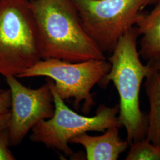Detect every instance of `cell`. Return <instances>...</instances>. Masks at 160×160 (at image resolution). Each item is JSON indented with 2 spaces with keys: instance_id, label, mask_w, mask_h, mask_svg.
Returning a JSON list of instances; mask_svg holds the SVG:
<instances>
[{
  "instance_id": "6da1fadb",
  "label": "cell",
  "mask_w": 160,
  "mask_h": 160,
  "mask_svg": "<svg viewBox=\"0 0 160 160\" xmlns=\"http://www.w3.org/2000/svg\"><path fill=\"white\" fill-rule=\"evenodd\" d=\"M30 6L42 59L72 62L106 59L83 29L72 0H33Z\"/></svg>"
},
{
  "instance_id": "7a4b0ae2",
  "label": "cell",
  "mask_w": 160,
  "mask_h": 160,
  "mask_svg": "<svg viewBox=\"0 0 160 160\" xmlns=\"http://www.w3.org/2000/svg\"><path fill=\"white\" fill-rule=\"evenodd\" d=\"M139 36L135 26L120 38L108 59L111 68L99 82L105 87L112 82L118 90L120 98L118 118L126 129L129 145L146 136L147 116L140 109L139 93L143 80L154 70L149 63L141 62L137 48Z\"/></svg>"
},
{
  "instance_id": "3957f363",
  "label": "cell",
  "mask_w": 160,
  "mask_h": 160,
  "mask_svg": "<svg viewBox=\"0 0 160 160\" xmlns=\"http://www.w3.org/2000/svg\"><path fill=\"white\" fill-rule=\"evenodd\" d=\"M42 59L28 0L0 1V75L17 77Z\"/></svg>"
},
{
  "instance_id": "277c9868",
  "label": "cell",
  "mask_w": 160,
  "mask_h": 160,
  "mask_svg": "<svg viewBox=\"0 0 160 160\" xmlns=\"http://www.w3.org/2000/svg\"><path fill=\"white\" fill-rule=\"evenodd\" d=\"M86 33L103 53H112L144 8L159 0H72Z\"/></svg>"
},
{
  "instance_id": "5b68a950",
  "label": "cell",
  "mask_w": 160,
  "mask_h": 160,
  "mask_svg": "<svg viewBox=\"0 0 160 160\" xmlns=\"http://www.w3.org/2000/svg\"><path fill=\"white\" fill-rule=\"evenodd\" d=\"M51 87L55 106L51 118L39 122L32 129L30 140L43 143L68 156L73 154L69 141L88 132H104L109 128L121 126L118 115L119 105L110 108L101 105L93 116H86L70 109L55 90L53 80H48Z\"/></svg>"
},
{
  "instance_id": "8992f818",
  "label": "cell",
  "mask_w": 160,
  "mask_h": 160,
  "mask_svg": "<svg viewBox=\"0 0 160 160\" xmlns=\"http://www.w3.org/2000/svg\"><path fill=\"white\" fill-rule=\"evenodd\" d=\"M111 68L107 59H90L72 62L58 59H42L18 78L45 77L53 81L55 90L63 100L74 98L78 109L88 113L94 104L92 88L98 84Z\"/></svg>"
},
{
  "instance_id": "52a82bcc",
  "label": "cell",
  "mask_w": 160,
  "mask_h": 160,
  "mask_svg": "<svg viewBox=\"0 0 160 160\" xmlns=\"http://www.w3.org/2000/svg\"><path fill=\"white\" fill-rule=\"evenodd\" d=\"M6 81L12 98L8 127L10 145H17L39 122L53 116V97L48 81L38 88L31 89L15 76H8Z\"/></svg>"
},
{
  "instance_id": "ba28073f",
  "label": "cell",
  "mask_w": 160,
  "mask_h": 160,
  "mask_svg": "<svg viewBox=\"0 0 160 160\" xmlns=\"http://www.w3.org/2000/svg\"><path fill=\"white\" fill-rule=\"evenodd\" d=\"M69 143L82 145L88 160H116L128 148L129 143L119 136L118 127L109 128L104 133L92 136L84 133L72 138Z\"/></svg>"
},
{
  "instance_id": "9c48e42d",
  "label": "cell",
  "mask_w": 160,
  "mask_h": 160,
  "mask_svg": "<svg viewBox=\"0 0 160 160\" xmlns=\"http://www.w3.org/2000/svg\"><path fill=\"white\" fill-rule=\"evenodd\" d=\"M137 28L142 36L140 56L149 64L160 63V0L151 12L143 14Z\"/></svg>"
},
{
  "instance_id": "30bf717a",
  "label": "cell",
  "mask_w": 160,
  "mask_h": 160,
  "mask_svg": "<svg viewBox=\"0 0 160 160\" xmlns=\"http://www.w3.org/2000/svg\"><path fill=\"white\" fill-rule=\"evenodd\" d=\"M145 88L149 105L145 138L160 149V71L154 68L146 78Z\"/></svg>"
},
{
  "instance_id": "8fae6325",
  "label": "cell",
  "mask_w": 160,
  "mask_h": 160,
  "mask_svg": "<svg viewBox=\"0 0 160 160\" xmlns=\"http://www.w3.org/2000/svg\"><path fill=\"white\" fill-rule=\"evenodd\" d=\"M126 160H160V149L145 138L131 144Z\"/></svg>"
},
{
  "instance_id": "7c38bea8",
  "label": "cell",
  "mask_w": 160,
  "mask_h": 160,
  "mask_svg": "<svg viewBox=\"0 0 160 160\" xmlns=\"http://www.w3.org/2000/svg\"><path fill=\"white\" fill-rule=\"evenodd\" d=\"M10 140L8 128L0 131V160H14L15 157L9 149Z\"/></svg>"
},
{
  "instance_id": "4fadbf2b",
  "label": "cell",
  "mask_w": 160,
  "mask_h": 160,
  "mask_svg": "<svg viewBox=\"0 0 160 160\" xmlns=\"http://www.w3.org/2000/svg\"><path fill=\"white\" fill-rule=\"evenodd\" d=\"M12 104L11 92L8 90H2L0 92V114L10 111Z\"/></svg>"
},
{
  "instance_id": "5bb4252c",
  "label": "cell",
  "mask_w": 160,
  "mask_h": 160,
  "mask_svg": "<svg viewBox=\"0 0 160 160\" xmlns=\"http://www.w3.org/2000/svg\"><path fill=\"white\" fill-rule=\"evenodd\" d=\"M10 111L5 113L0 114V131L8 128L10 119Z\"/></svg>"
},
{
  "instance_id": "9a60e30c",
  "label": "cell",
  "mask_w": 160,
  "mask_h": 160,
  "mask_svg": "<svg viewBox=\"0 0 160 160\" xmlns=\"http://www.w3.org/2000/svg\"><path fill=\"white\" fill-rule=\"evenodd\" d=\"M150 65H151V64H150ZM151 65H152L155 69H157V70H158V71H160V63L152 64Z\"/></svg>"
},
{
  "instance_id": "2e32d148",
  "label": "cell",
  "mask_w": 160,
  "mask_h": 160,
  "mask_svg": "<svg viewBox=\"0 0 160 160\" xmlns=\"http://www.w3.org/2000/svg\"><path fill=\"white\" fill-rule=\"evenodd\" d=\"M2 90H1V89H0V92H1Z\"/></svg>"
},
{
  "instance_id": "e0dca14e",
  "label": "cell",
  "mask_w": 160,
  "mask_h": 160,
  "mask_svg": "<svg viewBox=\"0 0 160 160\" xmlns=\"http://www.w3.org/2000/svg\"><path fill=\"white\" fill-rule=\"evenodd\" d=\"M28 1H33V0H28Z\"/></svg>"
},
{
  "instance_id": "ac0fdd59",
  "label": "cell",
  "mask_w": 160,
  "mask_h": 160,
  "mask_svg": "<svg viewBox=\"0 0 160 160\" xmlns=\"http://www.w3.org/2000/svg\"><path fill=\"white\" fill-rule=\"evenodd\" d=\"M0 1H1V0H0Z\"/></svg>"
}]
</instances>
